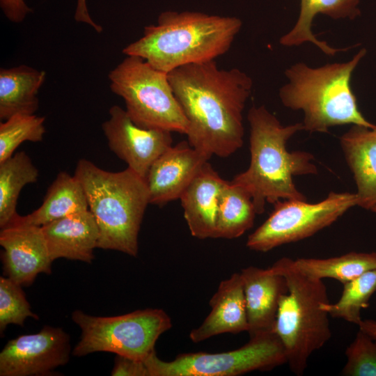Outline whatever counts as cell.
I'll return each instance as SVG.
<instances>
[{"label": "cell", "instance_id": "4316f807", "mask_svg": "<svg viewBox=\"0 0 376 376\" xmlns=\"http://www.w3.org/2000/svg\"><path fill=\"white\" fill-rule=\"evenodd\" d=\"M45 117L15 114L0 123V163L24 141L40 142L45 133Z\"/></svg>", "mask_w": 376, "mask_h": 376}, {"label": "cell", "instance_id": "9c48e42d", "mask_svg": "<svg viewBox=\"0 0 376 376\" xmlns=\"http://www.w3.org/2000/svg\"><path fill=\"white\" fill-rule=\"evenodd\" d=\"M144 362L149 376H237L272 370L287 363V359L278 336L269 332L251 337L231 351L182 353L170 361L159 359L155 351Z\"/></svg>", "mask_w": 376, "mask_h": 376}, {"label": "cell", "instance_id": "d6a6232c", "mask_svg": "<svg viewBox=\"0 0 376 376\" xmlns=\"http://www.w3.org/2000/svg\"><path fill=\"white\" fill-rule=\"evenodd\" d=\"M358 327L359 329L376 340V320H362Z\"/></svg>", "mask_w": 376, "mask_h": 376}, {"label": "cell", "instance_id": "cb8c5ba5", "mask_svg": "<svg viewBox=\"0 0 376 376\" xmlns=\"http://www.w3.org/2000/svg\"><path fill=\"white\" fill-rule=\"evenodd\" d=\"M298 272L313 279H333L343 284L376 269V253L350 252L328 258H290Z\"/></svg>", "mask_w": 376, "mask_h": 376}, {"label": "cell", "instance_id": "30bf717a", "mask_svg": "<svg viewBox=\"0 0 376 376\" xmlns=\"http://www.w3.org/2000/svg\"><path fill=\"white\" fill-rule=\"evenodd\" d=\"M357 204L356 194L348 192H330L316 203L279 200L268 218L248 237L246 245L251 250L267 252L304 240L334 223Z\"/></svg>", "mask_w": 376, "mask_h": 376}, {"label": "cell", "instance_id": "4fadbf2b", "mask_svg": "<svg viewBox=\"0 0 376 376\" xmlns=\"http://www.w3.org/2000/svg\"><path fill=\"white\" fill-rule=\"evenodd\" d=\"M4 275L22 286L31 285L39 274L52 272V260L41 226L13 219L1 228Z\"/></svg>", "mask_w": 376, "mask_h": 376}, {"label": "cell", "instance_id": "7402d4cb", "mask_svg": "<svg viewBox=\"0 0 376 376\" xmlns=\"http://www.w3.org/2000/svg\"><path fill=\"white\" fill-rule=\"evenodd\" d=\"M84 189L75 175L60 172L49 187L42 205L26 216L14 218L22 223L42 226L69 214L88 210Z\"/></svg>", "mask_w": 376, "mask_h": 376}, {"label": "cell", "instance_id": "d6986e66", "mask_svg": "<svg viewBox=\"0 0 376 376\" xmlns=\"http://www.w3.org/2000/svg\"><path fill=\"white\" fill-rule=\"evenodd\" d=\"M357 187V204L370 210L376 205V125H353L340 139Z\"/></svg>", "mask_w": 376, "mask_h": 376}, {"label": "cell", "instance_id": "4dcf8cb0", "mask_svg": "<svg viewBox=\"0 0 376 376\" xmlns=\"http://www.w3.org/2000/svg\"><path fill=\"white\" fill-rule=\"evenodd\" d=\"M0 6L6 18L14 23L22 22L31 12L24 0H0Z\"/></svg>", "mask_w": 376, "mask_h": 376}, {"label": "cell", "instance_id": "44dd1931", "mask_svg": "<svg viewBox=\"0 0 376 376\" xmlns=\"http://www.w3.org/2000/svg\"><path fill=\"white\" fill-rule=\"evenodd\" d=\"M359 0H301L300 12L293 28L283 36L280 43L287 47L298 46L311 42L327 55H335L347 48H334L325 41L318 40L312 32L313 20L318 14H323L334 19H354L360 15Z\"/></svg>", "mask_w": 376, "mask_h": 376}, {"label": "cell", "instance_id": "484cf974", "mask_svg": "<svg viewBox=\"0 0 376 376\" xmlns=\"http://www.w3.org/2000/svg\"><path fill=\"white\" fill-rule=\"evenodd\" d=\"M343 285L340 299L334 304H322V308L332 318L358 326L362 320L361 310L369 306V300L376 292V269L366 272Z\"/></svg>", "mask_w": 376, "mask_h": 376}, {"label": "cell", "instance_id": "7a4b0ae2", "mask_svg": "<svg viewBox=\"0 0 376 376\" xmlns=\"http://www.w3.org/2000/svg\"><path fill=\"white\" fill-rule=\"evenodd\" d=\"M247 119L250 125L251 161L248 169L232 180L251 195L257 214L266 203L281 199L307 201L295 185L293 176L316 174L313 156L305 151L288 152L286 143L304 130L302 123L283 126L265 106H253Z\"/></svg>", "mask_w": 376, "mask_h": 376}, {"label": "cell", "instance_id": "83f0119b", "mask_svg": "<svg viewBox=\"0 0 376 376\" xmlns=\"http://www.w3.org/2000/svg\"><path fill=\"white\" fill-rule=\"evenodd\" d=\"M27 318L38 320L33 313L26 296L19 285L7 276L0 277V332L13 324L23 326Z\"/></svg>", "mask_w": 376, "mask_h": 376}, {"label": "cell", "instance_id": "ac0fdd59", "mask_svg": "<svg viewBox=\"0 0 376 376\" xmlns=\"http://www.w3.org/2000/svg\"><path fill=\"white\" fill-rule=\"evenodd\" d=\"M211 311L189 334L194 343L224 334H238L249 328L243 281L240 273L222 281L209 302Z\"/></svg>", "mask_w": 376, "mask_h": 376}, {"label": "cell", "instance_id": "8fae6325", "mask_svg": "<svg viewBox=\"0 0 376 376\" xmlns=\"http://www.w3.org/2000/svg\"><path fill=\"white\" fill-rule=\"evenodd\" d=\"M70 352L69 334L46 325L38 333L19 336L6 344L0 352V375H52L68 362Z\"/></svg>", "mask_w": 376, "mask_h": 376}, {"label": "cell", "instance_id": "603a6c76", "mask_svg": "<svg viewBox=\"0 0 376 376\" xmlns=\"http://www.w3.org/2000/svg\"><path fill=\"white\" fill-rule=\"evenodd\" d=\"M256 214L250 194L240 185L228 181L219 199L214 238L240 237L253 226Z\"/></svg>", "mask_w": 376, "mask_h": 376}, {"label": "cell", "instance_id": "5b68a950", "mask_svg": "<svg viewBox=\"0 0 376 376\" xmlns=\"http://www.w3.org/2000/svg\"><path fill=\"white\" fill-rule=\"evenodd\" d=\"M365 54L362 49L345 63L319 68L297 63L285 70L288 82L280 88L279 97L285 107L303 111L304 130L326 133L331 127L346 124L375 127L359 111L350 84Z\"/></svg>", "mask_w": 376, "mask_h": 376}, {"label": "cell", "instance_id": "d4e9b609", "mask_svg": "<svg viewBox=\"0 0 376 376\" xmlns=\"http://www.w3.org/2000/svg\"><path fill=\"white\" fill-rule=\"evenodd\" d=\"M39 171L24 151L0 163V228L16 215L17 202L23 187L38 181Z\"/></svg>", "mask_w": 376, "mask_h": 376}, {"label": "cell", "instance_id": "9a60e30c", "mask_svg": "<svg viewBox=\"0 0 376 376\" xmlns=\"http://www.w3.org/2000/svg\"><path fill=\"white\" fill-rule=\"evenodd\" d=\"M246 305L249 338L274 332L281 297L288 291L285 278L271 267L249 266L240 272Z\"/></svg>", "mask_w": 376, "mask_h": 376}, {"label": "cell", "instance_id": "6da1fadb", "mask_svg": "<svg viewBox=\"0 0 376 376\" xmlns=\"http://www.w3.org/2000/svg\"><path fill=\"white\" fill-rule=\"evenodd\" d=\"M168 77L187 119L191 147L210 157H226L242 146V113L253 87L247 74L221 69L214 60L179 67Z\"/></svg>", "mask_w": 376, "mask_h": 376}, {"label": "cell", "instance_id": "8992f818", "mask_svg": "<svg viewBox=\"0 0 376 376\" xmlns=\"http://www.w3.org/2000/svg\"><path fill=\"white\" fill-rule=\"evenodd\" d=\"M270 267L284 276L288 288L279 303L274 332L283 346L289 368L301 376L312 354L331 336L329 315L322 308V304L329 302L327 288L322 280L294 269L289 258L279 259Z\"/></svg>", "mask_w": 376, "mask_h": 376}, {"label": "cell", "instance_id": "3957f363", "mask_svg": "<svg viewBox=\"0 0 376 376\" xmlns=\"http://www.w3.org/2000/svg\"><path fill=\"white\" fill-rule=\"evenodd\" d=\"M235 17L200 12L165 11L143 36L123 49L155 69L169 73L179 67L214 61L226 54L242 27Z\"/></svg>", "mask_w": 376, "mask_h": 376}, {"label": "cell", "instance_id": "277c9868", "mask_svg": "<svg viewBox=\"0 0 376 376\" xmlns=\"http://www.w3.org/2000/svg\"><path fill=\"white\" fill-rule=\"evenodd\" d=\"M74 175L81 182L97 224V248L136 257L139 233L150 198L146 180L130 169L111 172L79 159Z\"/></svg>", "mask_w": 376, "mask_h": 376}, {"label": "cell", "instance_id": "7c38bea8", "mask_svg": "<svg viewBox=\"0 0 376 376\" xmlns=\"http://www.w3.org/2000/svg\"><path fill=\"white\" fill-rule=\"evenodd\" d=\"M102 125L110 150L141 178L146 179L154 162L170 146L171 132L136 125L125 109L112 106Z\"/></svg>", "mask_w": 376, "mask_h": 376}, {"label": "cell", "instance_id": "1f68e13d", "mask_svg": "<svg viewBox=\"0 0 376 376\" xmlns=\"http://www.w3.org/2000/svg\"><path fill=\"white\" fill-rule=\"evenodd\" d=\"M75 19L79 22L86 23L92 26L97 33L102 31V27L97 24L91 17L88 11L86 1L77 0Z\"/></svg>", "mask_w": 376, "mask_h": 376}, {"label": "cell", "instance_id": "ffe728a7", "mask_svg": "<svg viewBox=\"0 0 376 376\" xmlns=\"http://www.w3.org/2000/svg\"><path fill=\"white\" fill-rule=\"evenodd\" d=\"M46 73L26 65L0 70V118L15 114H34L39 107L38 93Z\"/></svg>", "mask_w": 376, "mask_h": 376}, {"label": "cell", "instance_id": "836d02e7", "mask_svg": "<svg viewBox=\"0 0 376 376\" xmlns=\"http://www.w3.org/2000/svg\"><path fill=\"white\" fill-rule=\"evenodd\" d=\"M370 210L376 213V205L372 207Z\"/></svg>", "mask_w": 376, "mask_h": 376}, {"label": "cell", "instance_id": "ba28073f", "mask_svg": "<svg viewBox=\"0 0 376 376\" xmlns=\"http://www.w3.org/2000/svg\"><path fill=\"white\" fill-rule=\"evenodd\" d=\"M72 320L81 329L80 339L72 351L74 356L107 352L143 361L155 351L159 337L172 327L169 315L159 308L111 317L93 316L76 310Z\"/></svg>", "mask_w": 376, "mask_h": 376}, {"label": "cell", "instance_id": "f1b7e54d", "mask_svg": "<svg viewBox=\"0 0 376 376\" xmlns=\"http://www.w3.org/2000/svg\"><path fill=\"white\" fill-rule=\"evenodd\" d=\"M347 361L341 375L376 376V340L359 329L345 350Z\"/></svg>", "mask_w": 376, "mask_h": 376}, {"label": "cell", "instance_id": "52a82bcc", "mask_svg": "<svg viewBox=\"0 0 376 376\" xmlns=\"http://www.w3.org/2000/svg\"><path fill=\"white\" fill-rule=\"evenodd\" d=\"M110 88L121 97L138 126L186 134L188 121L178 102L168 73L136 56H127L108 75Z\"/></svg>", "mask_w": 376, "mask_h": 376}, {"label": "cell", "instance_id": "e0dca14e", "mask_svg": "<svg viewBox=\"0 0 376 376\" xmlns=\"http://www.w3.org/2000/svg\"><path fill=\"white\" fill-rule=\"evenodd\" d=\"M227 182L207 161L181 195L184 217L194 237L214 238L219 199Z\"/></svg>", "mask_w": 376, "mask_h": 376}, {"label": "cell", "instance_id": "2e32d148", "mask_svg": "<svg viewBox=\"0 0 376 376\" xmlns=\"http://www.w3.org/2000/svg\"><path fill=\"white\" fill-rule=\"evenodd\" d=\"M41 228L52 261L64 258L92 263L100 232L89 210L69 214Z\"/></svg>", "mask_w": 376, "mask_h": 376}, {"label": "cell", "instance_id": "5bb4252c", "mask_svg": "<svg viewBox=\"0 0 376 376\" xmlns=\"http://www.w3.org/2000/svg\"><path fill=\"white\" fill-rule=\"evenodd\" d=\"M210 157L181 141L168 148L152 164L146 179L150 204L180 199Z\"/></svg>", "mask_w": 376, "mask_h": 376}, {"label": "cell", "instance_id": "f546056e", "mask_svg": "<svg viewBox=\"0 0 376 376\" xmlns=\"http://www.w3.org/2000/svg\"><path fill=\"white\" fill-rule=\"evenodd\" d=\"M112 376H149L143 361L127 357L116 355L111 370Z\"/></svg>", "mask_w": 376, "mask_h": 376}]
</instances>
